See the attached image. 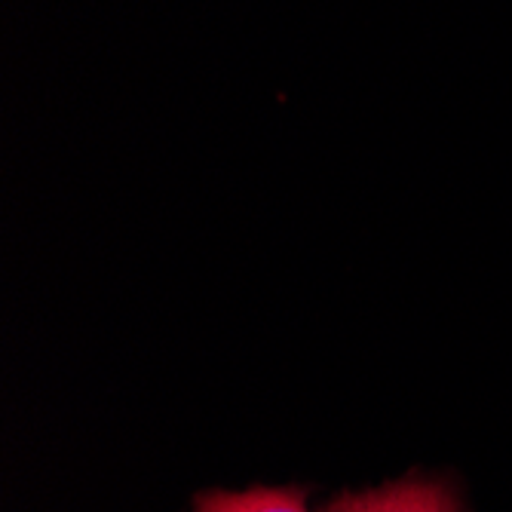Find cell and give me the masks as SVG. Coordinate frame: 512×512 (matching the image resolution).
<instances>
[{
    "label": "cell",
    "mask_w": 512,
    "mask_h": 512,
    "mask_svg": "<svg viewBox=\"0 0 512 512\" xmlns=\"http://www.w3.org/2000/svg\"><path fill=\"white\" fill-rule=\"evenodd\" d=\"M325 512H460V506L445 482L405 479L381 491L344 494Z\"/></svg>",
    "instance_id": "cell-1"
},
{
    "label": "cell",
    "mask_w": 512,
    "mask_h": 512,
    "mask_svg": "<svg viewBox=\"0 0 512 512\" xmlns=\"http://www.w3.org/2000/svg\"><path fill=\"white\" fill-rule=\"evenodd\" d=\"M194 512H307L304 488H252L243 494L209 491L197 497Z\"/></svg>",
    "instance_id": "cell-2"
}]
</instances>
